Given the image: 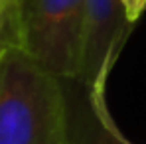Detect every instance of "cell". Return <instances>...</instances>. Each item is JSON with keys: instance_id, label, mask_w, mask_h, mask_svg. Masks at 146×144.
Here are the masks:
<instances>
[{"instance_id": "6da1fadb", "label": "cell", "mask_w": 146, "mask_h": 144, "mask_svg": "<svg viewBox=\"0 0 146 144\" xmlns=\"http://www.w3.org/2000/svg\"><path fill=\"white\" fill-rule=\"evenodd\" d=\"M0 144H73L65 79L12 49L0 65Z\"/></svg>"}, {"instance_id": "7a4b0ae2", "label": "cell", "mask_w": 146, "mask_h": 144, "mask_svg": "<svg viewBox=\"0 0 146 144\" xmlns=\"http://www.w3.org/2000/svg\"><path fill=\"white\" fill-rule=\"evenodd\" d=\"M24 49L57 79L79 81L85 0H20Z\"/></svg>"}, {"instance_id": "3957f363", "label": "cell", "mask_w": 146, "mask_h": 144, "mask_svg": "<svg viewBox=\"0 0 146 144\" xmlns=\"http://www.w3.org/2000/svg\"><path fill=\"white\" fill-rule=\"evenodd\" d=\"M132 26L121 0H85V38L79 83L85 89L107 87L111 69Z\"/></svg>"}, {"instance_id": "277c9868", "label": "cell", "mask_w": 146, "mask_h": 144, "mask_svg": "<svg viewBox=\"0 0 146 144\" xmlns=\"http://www.w3.org/2000/svg\"><path fill=\"white\" fill-rule=\"evenodd\" d=\"M69 101V126L73 144H132L109 113L105 87L85 89L81 99L75 97L73 85L65 79Z\"/></svg>"}, {"instance_id": "5b68a950", "label": "cell", "mask_w": 146, "mask_h": 144, "mask_svg": "<svg viewBox=\"0 0 146 144\" xmlns=\"http://www.w3.org/2000/svg\"><path fill=\"white\" fill-rule=\"evenodd\" d=\"M12 49H24L20 0H0V59Z\"/></svg>"}, {"instance_id": "8992f818", "label": "cell", "mask_w": 146, "mask_h": 144, "mask_svg": "<svg viewBox=\"0 0 146 144\" xmlns=\"http://www.w3.org/2000/svg\"><path fill=\"white\" fill-rule=\"evenodd\" d=\"M121 4L122 10H124V16H126V22L130 26L136 24L138 18L146 10V0H121Z\"/></svg>"}, {"instance_id": "52a82bcc", "label": "cell", "mask_w": 146, "mask_h": 144, "mask_svg": "<svg viewBox=\"0 0 146 144\" xmlns=\"http://www.w3.org/2000/svg\"><path fill=\"white\" fill-rule=\"evenodd\" d=\"M0 65H2V59H0Z\"/></svg>"}]
</instances>
